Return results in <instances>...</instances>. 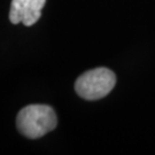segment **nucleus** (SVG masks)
I'll use <instances>...</instances> for the list:
<instances>
[{
	"mask_svg": "<svg viewBox=\"0 0 155 155\" xmlns=\"http://www.w3.org/2000/svg\"><path fill=\"white\" fill-rule=\"evenodd\" d=\"M58 124L55 111L46 105H30L17 114L16 127L24 137L37 139L54 130Z\"/></svg>",
	"mask_w": 155,
	"mask_h": 155,
	"instance_id": "obj_1",
	"label": "nucleus"
},
{
	"mask_svg": "<svg viewBox=\"0 0 155 155\" xmlns=\"http://www.w3.org/2000/svg\"><path fill=\"white\" fill-rule=\"evenodd\" d=\"M46 0H12L9 20L13 24L23 23L30 27L41 16V9Z\"/></svg>",
	"mask_w": 155,
	"mask_h": 155,
	"instance_id": "obj_3",
	"label": "nucleus"
},
{
	"mask_svg": "<svg viewBox=\"0 0 155 155\" xmlns=\"http://www.w3.org/2000/svg\"><path fill=\"white\" fill-rule=\"evenodd\" d=\"M116 83L115 74L107 68H97L84 72L77 78L75 90L85 100H98L106 97Z\"/></svg>",
	"mask_w": 155,
	"mask_h": 155,
	"instance_id": "obj_2",
	"label": "nucleus"
}]
</instances>
